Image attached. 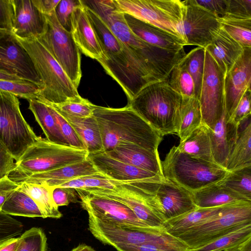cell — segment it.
I'll use <instances>...</instances> for the list:
<instances>
[{
  "instance_id": "cell-1",
  "label": "cell",
  "mask_w": 251,
  "mask_h": 251,
  "mask_svg": "<svg viewBox=\"0 0 251 251\" xmlns=\"http://www.w3.org/2000/svg\"><path fill=\"white\" fill-rule=\"evenodd\" d=\"M103 56L98 60L120 85L128 101L147 85L158 81L147 67L120 41L101 18L84 4Z\"/></svg>"
},
{
  "instance_id": "cell-2",
  "label": "cell",
  "mask_w": 251,
  "mask_h": 251,
  "mask_svg": "<svg viewBox=\"0 0 251 251\" xmlns=\"http://www.w3.org/2000/svg\"><path fill=\"white\" fill-rule=\"evenodd\" d=\"M95 12L113 34L150 70L158 81L165 80L173 68L186 54L166 50L146 42L129 28L124 14L119 11L112 0H82Z\"/></svg>"
},
{
  "instance_id": "cell-3",
  "label": "cell",
  "mask_w": 251,
  "mask_h": 251,
  "mask_svg": "<svg viewBox=\"0 0 251 251\" xmlns=\"http://www.w3.org/2000/svg\"><path fill=\"white\" fill-rule=\"evenodd\" d=\"M93 115L100 128L103 151L122 144L158 151L163 136L127 105L120 108L95 105Z\"/></svg>"
},
{
  "instance_id": "cell-4",
  "label": "cell",
  "mask_w": 251,
  "mask_h": 251,
  "mask_svg": "<svg viewBox=\"0 0 251 251\" xmlns=\"http://www.w3.org/2000/svg\"><path fill=\"white\" fill-rule=\"evenodd\" d=\"M181 100V96L163 80L147 85L127 105L163 137L177 133Z\"/></svg>"
},
{
  "instance_id": "cell-5",
  "label": "cell",
  "mask_w": 251,
  "mask_h": 251,
  "mask_svg": "<svg viewBox=\"0 0 251 251\" xmlns=\"http://www.w3.org/2000/svg\"><path fill=\"white\" fill-rule=\"evenodd\" d=\"M15 37L29 56L41 81L42 88L37 99L58 104L81 98L60 65L37 38Z\"/></svg>"
},
{
  "instance_id": "cell-6",
  "label": "cell",
  "mask_w": 251,
  "mask_h": 251,
  "mask_svg": "<svg viewBox=\"0 0 251 251\" xmlns=\"http://www.w3.org/2000/svg\"><path fill=\"white\" fill-rule=\"evenodd\" d=\"M88 151L51 143L39 137L15 163L7 175L12 180L54 170L87 158Z\"/></svg>"
},
{
  "instance_id": "cell-7",
  "label": "cell",
  "mask_w": 251,
  "mask_h": 251,
  "mask_svg": "<svg viewBox=\"0 0 251 251\" xmlns=\"http://www.w3.org/2000/svg\"><path fill=\"white\" fill-rule=\"evenodd\" d=\"M163 176L192 192L222 179L228 171L194 158L174 146L161 161Z\"/></svg>"
},
{
  "instance_id": "cell-8",
  "label": "cell",
  "mask_w": 251,
  "mask_h": 251,
  "mask_svg": "<svg viewBox=\"0 0 251 251\" xmlns=\"http://www.w3.org/2000/svg\"><path fill=\"white\" fill-rule=\"evenodd\" d=\"M251 224V202L228 205L216 217L196 226L176 238L190 251Z\"/></svg>"
},
{
  "instance_id": "cell-9",
  "label": "cell",
  "mask_w": 251,
  "mask_h": 251,
  "mask_svg": "<svg viewBox=\"0 0 251 251\" xmlns=\"http://www.w3.org/2000/svg\"><path fill=\"white\" fill-rule=\"evenodd\" d=\"M38 138L23 117L17 97L0 91V142L16 161Z\"/></svg>"
},
{
  "instance_id": "cell-10",
  "label": "cell",
  "mask_w": 251,
  "mask_h": 251,
  "mask_svg": "<svg viewBox=\"0 0 251 251\" xmlns=\"http://www.w3.org/2000/svg\"><path fill=\"white\" fill-rule=\"evenodd\" d=\"M116 9L178 37L184 3L179 0H112ZM180 38V37H179Z\"/></svg>"
},
{
  "instance_id": "cell-11",
  "label": "cell",
  "mask_w": 251,
  "mask_h": 251,
  "mask_svg": "<svg viewBox=\"0 0 251 251\" xmlns=\"http://www.w3.org/2000/svg\"><path fill=\"white\" fill-rule=\"evenodd\" d=\"M45 16L47 20L46 32L37 39L58 62L77 88L82 76L80 51L75 44L71 32L65 29L58 21L55 11Z\"/></svg>"
},
{
  "instance_id": "cell-12",
  "label": "cell",
  "mask_w": 251,
  "mask_h": 251,
  "mask_svg": "<svg viewBox=\"0 0 251 251\" xmlns=\"http://www.w3.org/2000/svg\"><path fill=\"white\" fill-rule=\"evenodd\" d=\"M142 183L153 210L164 222L198 208L191 192L164 176L143 180Z\"/></svg>"
},
{
  "instance_id": "cell-13",
  "label": "cell",
  "mask_w": 251,
  "mask_h": 251,
  "mask_svg": "<svg viewBox=\"0 0 251 251\" xmlns=\"http://www.w3.org/2000/svg\"><path fill=\"white\" fill-rule=\"evenodd\" d=\"M205 50L204 73L199 100L202 124L213 129L225 111V75Z\"/></svg>"
},
{
  "instance_id": "cell-14",
  "label": "cell",
  "mask_w": 251,
  "mask_h": 251,
  "mask_svg": "<svg viewBox=\"0 0 251 251\" xmlns=\"http://www.w3.org/2000/svg\"><path fill=\"white\" fill-rule=\"evenodd\" d=\"M88 229L105 245H138L163 239L170 235L163 228L125 226L100 220L89 216Z\"/></svg>"
},
{
  "instance_id": "cell-15",
  "label": "cell",
  "mask_w": 251,
  "mask_h": 251,
  "mask_svg": "<svg viewBox=\"0 0 251 251\" xmlns=\"http://www.w3.org/2000/svg\"><path fill=\"white\" fill-rule=\"evenodd\" d=\"M182 18L177 27L179 37L186 45L205 48L213 33L220 28L218 18L191 0H183Z\"/></svg>"
},
{
  "instance_id": "cell-16",
  "label": "cell",
  "mask_w": 251,
  "mask_h": 251,
  "mask_svg": "<svg viewBox=\"0 0 251 251\" xmlns=\"http://www.w3.org/2000/svg\"><path fill=\"white\" fill-rule=\"evenodd\" d=\"M0 72L34 83L42 89L41 81L26 50L11 31L0 29Z\"/></svg>"
},
{
  "instance_id": "cell-17",
  "label": "cell",
  "mask_w": 251,
  "mask_h": 251,
  "mask_svg": "<svg viewBox=\"0 0 251 251\" xmlns=\"http://www.w3.org/2000/svg\"><path fill=\"white\" fill-rule=\"evenodd\" d=\"M82 208L89 216L117 224L150 227L142 222L127 206L116 200L76 189Z\"/></svg>"
},
{
  "instance_id": "cell-18",
  "label": "cell",
  "mask_w": 251,
  "mask_h": 251,
  "mask_svg": "<svg viewBox=\"0 0 251 251\" xmlns=\"http://www.w3.org/2000/svg\"><path fill=\"white\" fill-rule=\"evenodd\" d=\"M251 83V48L244 51L225 76V111L229 119Z\"/></svg>"
},
{
  "instance_id": "cell-19",
  "label": "cell",
  "mask_w": 251,
  "mask_h": 251,
  "mask_svg": "<svg viewBox=\"0 0 251 251\" xmlns=\"http://www.w3.org/2000/svg\"><path fill=\"white\" fill-rule=\"evenodd\" d=\"M87 158L99 173L116 181L132 182L163 177L122 162L110 156L104 151L88 153Z\"/></svg>"
},
{
  "instance_id": "cell-20",
  "label": "cell",
  "mask_w": 251,
  "mask_h": 251,
  "mask_svg": "<svg viewBox=\"0 0 251 251\" xmlns=\"http://www.w3.org/2000/svg\"><path fill=\"white\" fill-rule=\"evenodd\" d=\"M14 17L11 33L19 38H39L46 32L47 20L31 0H12Z\"/></svg>"
},
{
  "instance_id": "cell-21",
  "label": "cell",
  "mask_w": 251,
  "mask_h": 251,
  "mask_svg": "<svg viewBox=\"0 0 251 251\" xmlns=\"http://www.w3.org/2000/svg\"><path fill=\"white\" fill-rule=\"evenodd\" d=\"M71 33L80 52L97 61L103 53L87 14L85 7L81 4L73 11L71 19Z\"/></svg>"
},
{
  "instance_id": "cell-22",
  "label": "cell",
  "mask_w": 251,
  "mask_h": 251,
  "mask_svg": "<svg viewBox=\"0 0 251 251\" xmlns=\"http://www.w3.org/2000/svg\"><path fill=\"white\" fill-rule=\"evenodd\" d=\"M98 174L100 173L87 158L82 161L67 165L50 171L20 177L13 181L17 183L25 182L54 188L75 178Z\"/></svg>"
},
{
  "instance_id": "cell-23",
  "label": "cell",
  "mask_w": 251,
  "mask_h": 251,
  "mask_svg": "<svg viewBox=\"0 0 251 251\" xmlns=\"http://www.w3.org/2000/svg\"><path fill=\"white\" fill-rule=\"evenodd\" d=\"M124 18L131 30L138 37L154 46L174 52L184 50L185 43L180 38L128 14Z\"/></svg>"
},
{
  "instance_id": "cell-24",
  "label": "cell",
  "mask_w": 251,
  "mask_h": 251,
  "mask_svg": "<svg viewBox=\"0 0 251 251\" xmlns=\"http://www.w3.org/2000/svg\"><path fill=\"white\" fill-rule=\"evenodd\" d=\"M226 111L213 129L208 128L212 152L217 164L225 169L239 128L227 121Z\"/></svg>"
},
{
  "instance_id": "cell-25",
  "label": "cell",
  "mask_w": 251,
  "mask_h": 251,
  "mask_svg": "<svg viewBox=\"0 0 251 251\" xmlns=\"http://www.w3.org/2000/svg\"><path fill=\"white\" fill-rule=\"evenodd\" d=\"M105 152L122 162L164 176L158 151L133 144H122Z\"/></svg>"
},
{
  "instance_id": "cell-26",
  "label": "cell",
  "mask_w": 251,
  "mask_h": 251,
  "mask_svg": "<svg viewBox=\"0 0 251 251\" xmlns=\"http://www.w3.org/2000/svg\"><path fill=\"white\" fill-rule=\"evenodd\" d=\"M225 75L241 55L244 49L222 28L215 32L205 48Z\"/></svg>"
},
{
  "instance_id": "cell-27",
  "label": "cell",
  "mask_w": 251,
  "mask_h": 251,
  "mask_svg": "<svg viewBox=\"0 0 251 251\" xmlns=\"http://www.w3.org/2000/svg\"><path fill=\"white\" fill-rule=\"evenodd\" d=\"M191 193L194 202L198 208H214L241 202H251L217 183Z\"/></svg>"
},
{
  "instance_id": "cell-28",
  "label": "cell",
  "mask_w": 251,
  "mask_h": 251,
  "mask_svg": "<svg viewBox=\"0 0 251 251\" xmlns=\"http://www.w3.org/2000/svg\"><path fill=\"white\" fill-rule=\"evenodd\" d=\"M227 205L208 208L198 207L187 213L166 221L163 224V228L167 233L176 237L191 228L216 217Z\"/></svg>"
},
{
  "instance_id": "cell-29",
  "label": "cell",
  "mask_w": 251,
  "mask_h": 251,
  "mask_svg": "<svg viewBox=\"0 0 251 251\" xmlns=\"http://www.w3.org/2000/svg\"><path fill=\"white\" fill-rule=\"evenodd\" d=\"M176 147L194 158L218 165L213 156L208 127L203 124Z\"/></svg>"
},
{
  "instance_id": "cell-30",
  "label": "cell",
  "mask_w": 251,
  "mask_h": 251,
  "mask_svg": "<svg viewBox=\"0 0 251 251\" xmlns=\"http://www.w3.org/2000/svg\"><path fill=\"white\" fill-rule=\"evenodd\" d=\"M59 113L75 129L84 143L88 153L103 151L100 128L94 115L86 118H78L61 112Z\"/></svg>"
},
{
  "instance_id": "cell-31",
  "label": "cell",
  "mask_w": 251,
  "mask_h": 251,
  "mask_svg": "<svg viewBox=\"0 0 251 251\" xmlns=\"http://www.w3.org/2000/svg\"><path fill=\"white\" fill-rule=\"evenodd\" d=\"M28 101V109L42 129L47 140L54 144L69 146L58 128L49 105L37 99H30Z\"/></svg>"
},
{
  "instance_id": "cell-32",
  "label": "cell",
  "mask_w": 251,
  "mask_h": 251,
  "mask_svg": "<svg viewBox=\"0 0 251 251\" xmlns=\"http://www.w3.org/2000/svg\"><path fill=\"white\" fill-rule=\"evenodd\" d=\"M250 117L237 138L227 159L226 169L229 172L251 166V123Z\"/></svg>"
},
{
  "instance_id": "cell-33",
  "label": "cell",
  "mask_w": 251,
  "mask_h": 251,
  "mask_svg": "<svg viewBox=\"0 0 251 251\" xmlns=\"http://www.w3.org/2000/svg\"><path fill=\"white\" fill-rule=\"evenodd\" d=\"M18 188L28 194L36 202L44 218L59 219L62 216L52 197V188L45 185L22 182Z\"/></svg>"
},
{
  "instance_id": "cell-34",
  "label": "cell",
  "mask_w": 251,
  "mask_h": 251,
  "mask_svg": "<svg viewBox=\"0 0 251 251\" xmlns=\"http://www.w3.org/2000/svg\"><path fill=\"white\" fill-rule=\"evenodd\" d=\"M201 124L202 115L199 100L195 97H182L179 127L177 133L180 142L184 141Z\"/></svg>"
},
{
  "instance_id": "cell-35",
  "label": "cell",
  "mask_w": 251,
  "mask_h": 251,
  "mask_svg": "<svg viewBox=\"0 0 251 251\" xmlns=\"http://www.w3.org/2000/svg\"><path fill=\"white\" fill-rule=\"evenodd\" d=\"M1 211L9 215L44 218L42 212L34 200L18 188L4 202Z\"/></svg>"
},
{
  "instance_id": "cell-36",
  "label": "cell",
  "mask_w": 251,
  "mask_h": 251,
  "mask_svg": "<svg viewBox=\"0 0 251 251\" xmlns=\"http://www.w3.org/2000/svg\"><path fill=\"white\" fill-rule=\"evenodd\" d=\"M218 21L220 27L244 49L251 48V18L225 15Z\"/></svg>"
},
{
  "instance_id": "cell-37",
  "label": "cell",
  "mask_w": 251,
  "mask_h": 251,
  "mask_svg": "<svg viewBox=\"0 0 251 251\" xmlns=\"http://www.w3.org/2000/svg\"><path fill=\"white\" fill-rule=\"evenodd\" d=\"M217 183L251 201V166L228 171Z\"/></svg>"
},
{
  "instance_id": "cell-38",
  "label": "cell",
  "mask_w": 251,
  "mask_h": 251,
  "mask_svg": "<svg viewBox=\"0 0 251 251\" xmlns=\"http://www.w3.org/2000/svg\"><path fill=\"white\" fill-rule=\"evenodd\" d=\"M251 238V224L230 232L192 251H223L241 246Z\"/></svg>"
},
{
  "instance_id": "cell-39",
  "label": "cell",
  "mask_w": 251,
  "mask_h": 251,
  "mask_svg": "<svg viewBox=\"0 0 251 251\" xmlns=\"http://www.w3.org/2000/svg\"><path fill=\"white\" fill-rule=\"evenodd\" d=\"M114 248L117 251H190L185 243L171 235L159 240L138 245H119Z\"/></svg>"
},
{
  "instance_id": "cell-40",
  "label": "cell",
  "mask_w": 251,
  "mask_h": 251,
  "mask_svg": "<svg viewBox=\"0 0 251 251\" xmlns=\"http://www.w3.org/2000/svg\"><path fill=\"white\" fill-rule=\"evenodd\" d=\"M205 51L203 48L197 47L186 54L182 59L193 80L195 98L198 100L200 98L204 73Z\"/></svg>"
},
{
  "instance_id": "cell-41",
  "label": "cell",
  "mask_w": 251,
  "mask_h": 251,
  "mask_svg": "<svg viewBox=\"0 0 251 251\" xmlns=\"http://www.w3.org/2000/svg\"><path fill=\"white\" fill-rule=\"evenodd\" d=\"M165 80L182 97H195L193 80L182 59L174 66Z\"/></svg>"
},
{
  "instance_id": "cell-42",
  "label": "cell",
  "mask_w": 251,
  "mask_h": 251,
  "mask_svg": "<svg viewBox=\"0 0 251 251\" xmlns=\"http://www.w3.org/2000/svg\"><path fill=\"white\" fill-rule=\"evenodd\" d=\"M122 182L111 180L100 174L83 176L66 181L57 187L72 188L75 189H112Z\"/></svg>"
},
{
  "instance_id": "cell-43",
  "label": "cell",
  "mask_w": 251,
  "mask_h": 251,
  "mask_svg": "<svg viewBox=\"0 0 251 251\" xmlns=\"http://www.w3.org/2000/svg\"><path fill=\"white\" fill-rule=\"evenodd\" d=\"M47 238L44 230L33 227L20 236L16 251H47Z\"/></svg>"
},
{
  "instance_id": "cell-44",
  "label": "cell",
  "mask_w": 251,
  "mask_h": 251,
  "mask_svg": "<svg viewBox=\"0 0 251 251\" xmlns=\"http://www.w3.org/2000/svg\"><path fill=\"white\" fill-rule=\"evenodd\" d=\"M41 90L37 85L25 80L0 79V91L12 93L27 100L36 99Z\"/></svg>"
},
{
  "instance_id": "cell-45",
  "label": "cell",
  "mask_w": 251,
  "mask_h": 251,
  "mask_svg": "<svg viewBox=\"0 0 251 251\" xmlns=\"http://www.w3.org/2000/svg\"><path fill=\"white\" fill-rule=\"evenodd\" d=\"M50 104L59 112L78 118H86L93 116L95 106L88 100L82 97L58 104Z\"/></svg>"
},
{
  "instance_id": "cell-46",
  "label": "cell",
  "mask_w": 251,
  "mask_h": 251,
  "mask_svg": "<svg viewBox=\"0 0 251 251\" xmlns=\"http://www.w3.org/2000/svg\"><path fill=\"white\" fill-rule=\"evenodd\" d=\"M47 104L49 105L58 128L69 146L77 149L86 150L84 143L68 121L52 105Z\"/></svg>"
},
{
  "instance_id": "cell-47",
  "label": "cell",
  "mask_w": 251,
  "mask_h": 251,
  "mask_svg": "<svg viewBox=\"0 0 251 251\" xmlns=\"http://www.w3.org/2000/svg\"><path fill=\"white\" fill-rule=\"evenodd\" d=\"M24 230L22 222L0 210V243L21 235Z\"/></svg>"
},
{
  "instance_id": "cell-48",
  "label": "cell",
  "mask_w": 251,
  "mask_h": 251,
  "mask_svg": "<svg viewBox=\"0 0 251 251\" xmlns=\"http://www.w3.org/2000/svg\"><path fill=\"white\" fill-rule=\"evenodd\" d=\"M81 4V0H60L55 8V13L58 21L69 32L71 31L72 13Z\"/></svg>"
},
{
  "instance_id": "cell-49",
  "label": "cell",
  "mask_w": 251,
  "mask_h": 251,
  "mask_svg": "<svg viewBox=\"0 0 251 251\" xmlns=\"http://www.w3.org/2000/svg\"><path fill=\"white\" fill-rule=\"evenodd\" d=\"M251 89L246 91L239 100L232 115L227 120L237 127L247 118L251 116Z\"/></svg>"
},
{
  "instance_id": "cell-50",
  "label": "cell",
  "mask_w": 251,
  "mask_h": 251,
  "mask_svg": "<svg viewBox=\"0 0 251 251\" xmlns=\"http://www.w3.org/2000/svg\"><path fill=\"white\" fill-rule=\"evenodd\" d=\"M52 197L58 206H67L70 203L80 202L75 189L72 188L55 187L52 188Z\"/></svg>"
},
{
  "instance_id": "cell-51",
  "label": "cell",
  "mask_w": 251,
  "mask_h": 251,
  "mask_svg": "<svg viewBox=\"0 0 251 251\" xmlns=\"http://www.w3.org/2000/svg\"><path fill=\"white\" fill-rule=\"evenodd\" d=\"M225 15L251 18V0H228L227 10Z\"/></svg>"
},
{
  "instance_id": "cell-52",
  "label": "cell",
  "mask_w": 251,
  "mask_h": 251,
  "mask_svg": "<svg viewBox=\"0 0 251 251\" xmlns=\"http://www.w3.org/2000/svg\"><path fill=\"white\" fill-rule=\"evenodd\" d=\"M191 0L194 3L206 9L218 18L226 14L228 0Z\"/></svg>"
},
{
  "instance_id": "cell-53",
  "label": "cell",
  "mask_w": 251,
  "mask_h": 251,
  "mask_svg": "<svg viewBox=\"0 0 251 251\" xmlns=\"http://www.w3.org/2000/svg\"><path fill=\"white\" fill-rule=\"evenodd\" d=\"M13 17L12 0H0V29L11 31Z\"/></svg>"
},
{
  "instance_id": "cell-54",
  "label": "cell",
  "mask_w": 251,
  "mask_h": 251,
  "mask_svg": "<svg viewBox=\"0 0 251 251\" xmlns=\"http://www.w3.org/2000/svg\"><path fill=\"white\" fill-rule=\"evenodd\" d=\"M14 159L0 142V178L7 176L15 168Z\"/></svg>"
},
{
  "instance_id": "cell-55",
  "label": "cell",
  "mask_w": 251,
  "mask_h": 251,
  "mask_svg": "<svg viewBox=\"0 0 251 251\" xmlns=\"http://www.w3.org/2000/svg\"><path fill=\"white\" fill-rule=\"evenodd\" d=\"M19 185L7 176L0 178V210L4 202L18 187Z\"/></svg>"
},
{
  "instance_id": "cell-56",
  "label": "cell",
  "mask_w": 251,
  "mask_h": 251,
  "mask_svg": "<svg viewBox=\"0 0 251 251\" xmlns=\"http://www.w3.org/2000/svg\"><path fill=\"white\" fill-rule=\"evenodd\" d=\"M36 9L44 15H49L55 11L60 0H31Z\"/></svg>"
},
{
  "instance_id": "cell-57",
  "label": "cell",
  "mask_w": 251,
  "mask_h": 251,
  "mask_svg": "<svg viewBox=\"0 0 251 251\" xmlns=\"http://www.w3.org/2000/svg\"><path fill=\"white\" fill-rule=\"evenodd\" d=\"M19 244V237L11 238L0 243V251H16Z\"/></svg>"
},
{
  "instance_id": "cell-58",
  "label": "cell",
  "mask_w": 251,
  "mask_h": 251,
  "mask_svg": "<svg viewBox=\"0 0 251 251\" xmlns=\"http://www.w3.org/2000/svg\"><path fill=\"white\" fill-rule=\"evenodd\" d=\"M71 251H96L92 247L85 244H79Z\"/></svg>"
},
{
  "instance_id": "cell-59",
  "label": "cell",
  "mask_w": 251,
  "mask_h": 251,
  "mask_svg": "<svg viewBox=\"0 0 251 251\" xmlns=\"http://www.w3.org/2000/svg\"><path fill=\"white\" fill-rule=\"evenodd\" d=\"M239 251H251V238L240 246Z\"/></svg>"
},
{
  "instance_id": "cell-60",
  "label": "cell",
  "mask_w": 251,
  "mask_h": 251,
  "mask_svg": "<svg viewBox=\"0 0 251 251\" xmlns=\"http://www.w3.org/2000/svg\"><path fill=\"white\" fill-rule=\"evenodd\" d=\"M0 79L16 80H20L21 79L19 78L18 77L13 76L12 75L0 72Z\"/></svg>"
},
{
  "instance_id": "cell-61",
  "label": "cell",
  "mask_w": 251,
  "mask_h": 251,
  "mask_svg": "<svg viewBox=\"0 0 251 251\" xmlns=\"http://www.w3.org/2000/svg\"><path fill=\"white\" fill-rule=\"evenodd\" d=\"M240 246L236 247L232 249L226 250L223 251H239Z\"/></svg>"
}]
</instances>
